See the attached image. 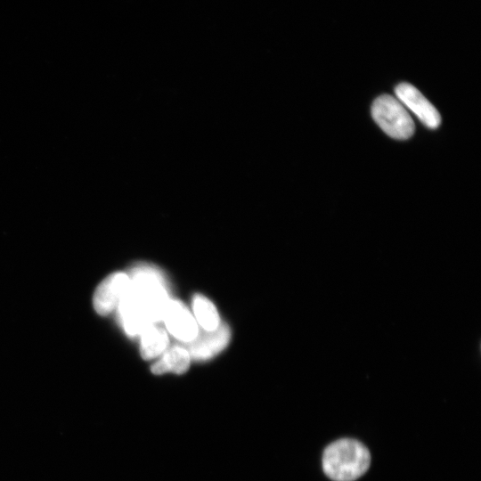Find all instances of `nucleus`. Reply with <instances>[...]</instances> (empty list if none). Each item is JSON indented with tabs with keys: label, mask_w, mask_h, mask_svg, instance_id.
<instances>
[{
	"label": "nucleus",
	"mask_w": 481,
	"mask_h": 481,
	"mask_svg": "<svg viewBox=\"0 0 481 481\" xmlns=\"http://www.w3.org/2000/svg\"><path fill=\"white\" fill-rule=\"evenodd\" d=\"M127 274L130 283L116 309L125 331L135 336L162 321L170 298L167 282L157 267L139 264Z\"/></svg>",
	"instance_id": "nucleus-1"
},
{
	"label": "nucleus",
	"mask_w": 481,
	"mask_h": 481,
	"mask_svg": "<svg viewBox=\"0 0 481 481\" xmlns=\"http://www.w3.org/2000/svg\"><path fill=\"white\" fill-rule=\"evenodd\" d=\"M371 455L359 441L342 438L329 444L322 455L324 473L334 481H354L370 467Z\"/></svg>",
	"instance_id": "nucleus-2"
},
{
	"label": "nucleus",
	"mask_w": 481,
	"mask_h": 481,
	"mask_svg": "<svg viewBox=\"0 0 481 481\" xmlns=\"http://www.w3.org/2000/svg\"><path fill=\"white\" fill-rule=\"evenodd\" d=\"M371 116L389 136L407 139L414 133V122L405 107L389 94L379 96L372 103Z\"/></svg>",
	"instance_id": "nucleus-3"
},
{
	"label": "nucleus",
	"mask_w": 481,
	"mask_h": 481,
	"mask_svg": "<svg viewBox=\"0 0 481 481\" xmlns=\"http://www.w3.org/2000/svg\"><path fill=\"white\" fill-rule=\"evenodd\" d=\"M231 331L225 322H220L213 330H200L197 336L189 342H181L190 355L197 361L210 359L220 353L229 343Z\"/></svg>",
	"instance_id": "nucleus-4"
},
{
	"label": "nucleus",
	"mask_w": 481,
	"mask_h": 481,
	"mask_svg": "<svg viewBox=\"0 0 481 481\" xmlns=\"http://www.w3.org/2000/svg\"><path fill=\"white\" fill-rule=\"evenodd\" d=\"M130 283L127 273L117 272L107 276L97 287L93 298L94 310L101 315L117 308Z\"/></svg>",
	"instance_id": "nucleus-5"
},
{
	"label": "nucleus",
	"mask_w": 481,
	"mask_h": 481,
	"mask_svg": "<svg viewBox=\"0 0 481 481\" xmlns=\"http://www.w3.org/2000/svg\"><path fill=\"white\" fill-rule=\"evenodd\" d=\"M162 321L167 330L181 342H189L198 334L199 325L195 317L179 300L170 298Z\"/></svg>",
	"instance_id": "nucleus-6"
},
{
	"label": "nucleus",
	"mask_w": 481,
	"mask_h": 481,
	"mask_svg": "<svg viewBox=\"0 0 481 481\" xmlns=\"http://www.w3.org/2000/svg\"><path fill=\"white\" fill-rule=\"evenodd\" d=\"M395 92L402 104L413 112L422 124L432 129L439 126V112L417 88L408 83H401Z\"/></svg>",
	"instance_id": "nucleus-7"
},
{
	"label": "nucleus",
	"mask_w": 481,
	"mask_h": 481,
	"mask_svg": "<svg viewBox=\"0 0 481 481\" xmlns=\"http://www.w3.org/2000/svg\"><path fill=\"white\" fill-rule=\"evenodd\" d=\"M140 336L141 355L145 360L155 358L162 354L169 343L167 331L154 323L145 327Z\"/></svg>",
	"instance_id": "nucleus-8"
},
{
	"label": "nucleus",
	"mask_w": 481,
	"mask_h": 481,
	"mask_svg": "<svg viewBox=\"0 0 481 481\" xmlns=\"http://www.w3.org/2000/svg\"><path fill=\"white\" fill-rule=\"evenodd\" d=\"M191 357L182 346H175L168 349L163 356L151 368L154 374L172 371L177 374L185 372L190 366Z\"/></svg>",
	"instance_id": "nucleus-9"
},
{
	"label": "nucleus",
	"mask_w": 481,
	"mask_h": 481,
	"mask_svg": "<svg viewBox=\"0 0 481 481\" xmlns=\"http://www.w3.org/2000/svg\"><path fill=\"white\" fill-rule=\"evenodd\" d=\"M192 310L198 325L205 330H216L221 321L214 304L206 297L196 294L192 298Z\"/></svg>",
	"instance_id": "nucleus-10"
}]
</instances>
